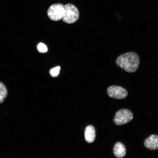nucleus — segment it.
Returning a JSON list of instances; mask_svg holds the SVG:
<instances>
[{
	"label": "nucleus",
	"mask_w": 158,
	"mask_h": 158,
	"mask_svg": "<svg viewBox=\"0 0 158 158\" xmlns=\"http://www.w3.org/2000/svg\"><path fill=\"white\" fill-rule=\"evenodd\" d=\"M140 63L139 56L136 53L128 52L118 56L116 60L117 66L129 73L135 72Z\"/></svg>",
	"instance_id": "1"
},
{
	"label": "nucleus",
	"mask_w": 158,
	"mask_h": 158,
	"mask_svg": "<svg viewBox=\"0 0 158 158\" xmlns=\"http://www.w3.org/2000/svg\"><path fill=\"white\" fill-rule=\"evenodd\" d=\"M64 11L62 18L63 21L68 24L75 23L78 19L79 14L77 8L74 5L68 4L64 6Z\"/></svg>",
	"instance_id": "2"
},
{
	"label": "nucleus",
	"mask_w": 158,
	"mask_h": 158,
	"mask_svg": "<svg viewBox=\"0 0 158 158\" xmlns=\"http://www.w3.org/2000/svg\"><path fill=\"white\" fill-rule=\"evenodd\" d=\"M133 118V113L130 110L121 109L116 113L113 119L114 123L117 125H122L130 121Z\"/></svg>",
	"instance_id": "3"
},
{
	"label": "nucleus",
	"mask_w": 158,
	"mask_h": 158,
	"mask_svg": "<svg viewBox=\"0 0 158 158\" xmlns=\"http://www.w3.org/2000/svg\"><path fill=\"white\" fill-rule=\"evenodd\" d=\"M64 11V6L61 3H56L53 4L49 7L47 13L50 19L57 21L62 18Z\"/></svg>",
	"instance_id": "4"
},
{
	"label": "nucleus",
	"mask_w": 158,
	"mask_h": 158,
	"mask_svg": "<svg viewBox=\"0 0 158 158\" xmlns=\"http://www.w3.org/2000/svg\"><path fill=\"white\" fill-rule=\"evenodd\" d=\"M108 96L111 98L116 99H122L128 95L127 90L124 88L118 85H111L107 90Z\"/></svg>",
	"instance_id": "5"
},
{
	"label": "nucleus",
	"mask_w": 158,
	"mask_h": 158,
	"mask_svg": "<svg viewBox=\"0 0 158 158\" xmlns=\"http://www.w3.org/2000/svg\"><path fill=\"white\" fill-rule=\"evenodd\" d=\"M144 144L145 147L148 149H158V136L154 134L151 135L145 140Z\"/></svg>",
	"instance_id": "6"
},
{
	"label": "nucleus",
	"mask_w": 158,
	"mask_h": 158,
	"mask_svg": "<svg viewBox=\"0 0 158 158\" xmlns=\"http://www.w3.org/2000/svg\"><path fill=\"white\" fill-rule=\"evenodd\" d=\"M113 152L114 155L118 158L124 157L126 153V150L125 146L120 142L116 143L114 145Z\"/></svg>",
	"instance_id": "7"
},
{
	"label": "nucleus",
	"mask_w": 158,
	"mask_h": 158,
	"mask_svg": "<svg viewBox=\"0 0 158 158\" xmlns=\"http://www.w3.org/2000/svg\"><path fill=\"white\" fill-rule=\"evenodd\" d=\"M85 137L86 141L88 143H91L94 141L96 137V132L94 126L89 125L86 128Z\"/></svg>",
	"instance_id": "8"
},
{
	"label": "nucleus",
	"mask_w": 158,
	"mask_h": 158,
	"mask_svg": "<svg viewBox=\"0 0 158 158\" xmlns=\"http://www.w3.org/2000/svg\"><path fill=\"white\" fill-rule=\"evenodd\" d=\"M7 94L8 91L6 86L2 83L0 82V103L3 102Z\"/></svg>",
	"instance_id": "9"
},
{
	"label": "nucleus",
	"mask_w": 158,
	"mask_h": 158,
	"mask_svg": "<svg viewBox=\"0 0 158 158\" xmlns=\"http://www.w3.org/2000/svg\"><path fill=\"white\" fill-rule=\"evenodd\" d=\"M37 48L38 51L40 53H45L48 50V48L46 45L41 42L37 44Z\"/></svg>",
	"instance_id": "10"
},
{
	"label": "nucleus",
	"mask_w": 158,
	"mask_h": 158,
	"mask_svg": "<svg viewBox=\"0 0 158 158\" xmlns=\"http://www.w3.org/2000/svg\"><path fill=\"white\" fill-rule=\"evenodd\" d=\"M60 70V66H56L51 69L49 73L51 76L56 77L59 75Z\"/></svg>",
	"instance_id": "11"
}]
</instances>
